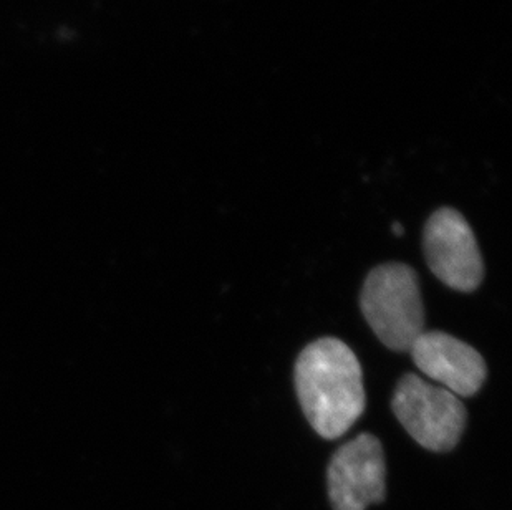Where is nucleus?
<instances>
[{
	"instance_id": "nucleus-7",
	"label": "nucleus",
	"mask_w": 512,
	"mask_h": 510,
	"mask_svg": "<svg viewBox=\"0 0 512 510\" xmlns=\"http://www.w3.org/2000/svg\"><path fill=\"white\" fill-rule=\"evenodd\" d=\"M392 229L393 234H395V236H403V227H401V224H398V222H395V224H393Z\"/></svg>"
},
{
	"instance_id": "nucleus-3",
	"label": "nucleus",
	"mask_w": 512,
	"mask_h": 510,
	"mask_svg": "<svg viewBox=\"0 0 512 510\" xmlns=\"http://www.w3.org/2000/svg\"><path fill=\"white\" fill-rule=\"evenodd\" d=\"M392 408L411 438L433 453L453 451L468 419L458 396L413 373L398 381Z\"/></svg>"
},
{
	"instance_id": "nucleus-5",
	"label": "nucleus",
	"mask_w": 512,
	"mask_h": 510,
	"mask_svg": "<svg viewBox=\"0 0 512 510\" xmlns=\"http://www.w3.org/2000/svg\"><path fill=\"white\" fill-rule=\"evenodd\" d=\"M426 264L451 289L473 292L484 277V264L473 229L461 212L443 207L428 219L423 236Z\"/></svg>"
},
{
	"instance_id": "nucleus-4",
	"label": "nucleus",
	"mask_w": 512,
	"mask_h": 510,
	"mask_svg": "<svg viewBox=\"0 0 512 510\" xmlns=\"http://www.w3.org/2000/svg\"><path fill=\"white\" fill-rule=\"evenodd\" d=\"M334 510H367L387 499V462L380 439L358 434L335 451L327 467Z\"/></svg>"
},
{
	"instance_id": "nucleus-2",
	"label": "nucleus",
	"mask_w": 512,
	"mask_h": 510,
	"mask_svg": "<svg viewBox=\"0 0 512 510\" xmlns=\"http://www.w3.org/2000/svg\"><path fill=\"white\" fill-rule=\"evenodd\" d=\"M360 307L373 333L393 352H410L425 332L420 280L410 265L375 267L363 284Z\"/></svg>"
},
{
	"instance_id": "nucleus-1",
	"label": "nucleus",
	"mask_w": 512,
	"mask_h": 510,
	"mask_svg": "<svg viewBox=\"0 0 512 510\" xmlns=\"http://www.w3.org/2000/svg\"><path fill=\"white\" fill-rule=\"evenodd\" d=\"M295 390L315 433L339 439L367 405L363 371L357 355L339 338L315 340L295 363Z\"/></svg>"
},
{
	"instance_id": "nucleus-6",
	"label": "nucleus",
	"mask_w": 512,
	"mask_h": 510,
	"mask_svg": "<svg viewBox=\"0 0 512 510\" xmlns=\"http://www.w3.org/2000/svg\"><path fill=\"white\" fill-rule=\"evenodd\" d=\"M410 353L418 370L458 398L476 395L488 376L481 353L445 332L421 333Z\"/></svg>"
}]
</instances>
